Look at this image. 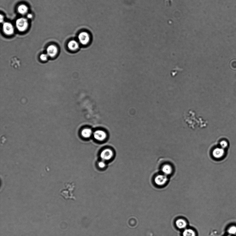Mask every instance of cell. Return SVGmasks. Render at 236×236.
<instances>
[{
	"label": "cell",
	"mask_w": 236,
	"mask_h": 236,
	"mask_svg": "<svg viewBox=\"0 0 236 236\" xmlns=\"http://www.w3.org/2000/svg\"><path fill=\"white\" fill-rule=\"evenodd\" d=\"M93 133L91 129L85 128L82 130L81 134L82 137L84 138L87 139L89 138L93 135Z\"/></svg>",
	"instance_id": "cell-9"
},
{
	"label": "cell",
	"mask_w": 236,
	"mask_h": 236,
	"mask_svg": "<svg viewBox=\"0 0 236 236\" xmlns=\"http://www.w3.org/2000/svg\"><path fill=\"white\" fill-rule=\"evenodd\" d=\"M114 152L110 148L103 149L100 154V156L102 160L107 161H110L113 158Z\"/></svg>",
	"instance_id": "cell-2"
},
{
	"label": "cell",
	"mask_w": 236,
	"mask_h": 236,
	"mask_svg": "<svg viewBox=\"0 0 236 236\" xmlns=\"http://www.w3.org/2000/svg\"><path fill=\"white\" fill-rule=\"evenodd\" d=\"M175 224L177 227L180 229H185L187 226V223L186 220L182 219H177Z\"/></svg>",
	"instance_id": "cell-11"
},
{
	"label": "cell",
	"mask_w": 236,
	"mask_h": 236,
	"mask_svg": "<svg viewBox=\"0 0 236 236\" xmlns=\"http://www.w3.org/2000/svg\"><path fill=\"white\" fill-rule=\"evenodd\" d=\"M227 232L229 235H236V226L235 225L230 226L228 229Z\"/></svg>",
	"instance_id": "cell-15"
},
{
	"label": "cell",
	"mask_w": 236,
	"mask_h": 236,
	"mask_svg": "<svg viewBox=\"0 0 236 236\" xmlns=\"http://www.w3.org/2000/svg\"><path fill=\"white\" fill-rule=\"evenodd\" d=\"M28 20L26 18L21 17L16 21V26L18 31L24 32L28 28Z\"/></svg>",
	"instance_id": "cell-3"
},
{
	"label": "cell",
	"mask_w": 236,
	"mask_h": 236,
	"mask_svg": "<svg viewBox=\"0 0 236 236\" xmlns=\"http://www.w3.org/2000/svg\"><path fill=\"white\" fill-rule=\"evenodd\" d=\"M168 179L165 174H159L156 176L155 179V182L156 185L162 186L165 185L168 181Z\"/></svg>",
	"instance_id": "cell-5"
},
{
	"label": "cell",
	"mask_w": 236,
	"mask_h": 236,
	"mask_svg": "<svg viewBox=\"0 0 236 236\" xmlns=\"http://www.w3.org/2000/svg\"><path fill=\"white\" fill-rule=\"evenodd\" d=\"M98 165L100 169H103L106 167L107 164L105 163V161L102 160L98 163Z\"/></svg>",
	"instance_id": "cell-16"
},
{
	"label": "cell",
	"mask_w": 236,
	"mask_h": 236,
	"mask_svg": "<svg viewBox=\"0 0 236 236\" xmlns=\"http://www.w3.org/2000/svg\"><path fill=\"white\" fill-rule=\"evenodd\" d=\"M220 145L221 148L224 149V148H227L228 146V143L225 140H222L220 143Z\"/></svg>",
	"instance_id": "cell-18"
},
{
	"label": "cell",
	"mask_w": 236,
	"mask_h": 236,
	"mask_svg": "<svg viewBox=\"0 0 236 236\" xmlns=\"http://www.w3.org/2000/svg\"><path fill=\"white\" fill-rule=\"evenodd\" d=\"M58 50L57 47L54 45H51L48 47L47 49V54L49 56L53 58L57 54Z\"/></svg>",
	"instance_id": "cell-7"
},
{
	"label": "cell",
	"mask_w": 236,
	"mask_h": 236,
	"mask_svg": "<svg viewBox=\"0 0 236 236\" xmlns=\"http://www.w3.org/2000/svg\"><path fill=\"white\" fill-rule=\"evenodd\" d=\"M225 151L221 148H217L213 151L212 154L214 157L216 159H220L223 157L224 155Z\"/></svg>",
	"instance_id": "cell-8"
},
{
	"label": "cell",
	"mask_w": 236,
	"mask_h": 236,
	"mask_svg": "<svg viewBox=\"0 0 236 236\" xmlns=\"http://www.w3.org/2000/svg\"><path fill=\"white\" fill-rule=\"evenodd\" d=\"M94 139L99 142H103L107 139V134L105 131L101 129L97 130L93 133Z\"/></svg>",
	"instance_id": "cell-4"
},
{
	"label": "cell",
	"mask_w": 236,
	"mask_h": 236,
	"mask_svg": "<svg viewBox=\"0 0 236 236\" xmlns=\"http://www.w3.org/2000/svg\"><path fill=\"white\" fill-rule=\"evenodd\" d=\"M78 38L79 43L84 46L88 45L91 39L90 35L86 31L82 32L79 33Z\"/></svg>",
	"instance_id": "cell-1"
},
{
	"label": "cell",
	"mask_w": 236,
	"mask_h": 236,
	"mask_svg": "<svg viewBox=\"0 0 236 236\" xmlns=\"http://www.w3.org/2000/svg\"><path fill=\"white\" fill-rule=\"evenodd\" d=\"M231 236V235H227V236Z\"/></svg>",
	"instance_id": "cell-21"
},
{
	"label": "cell",
	"mask_w": 236,
	"mask_h": 236,
	"mask_svg": "<svg viewBox=\"0 0 236 236\" xmlns=\"http://www.w3.org/2000/svg\"><path fill=\"white\" fill-rule=\"evenodd\" d=\"M68 46L69 49L74 51H76L79 49V45L77 41L72 40L68 42Z\"/></svg>",
	"instance_id": "cell-10"
},
{
	"label": "cell",
	"mask_w": 236,
	"mask_h": 236,
	"mask_svg": "<svg viewBox=\"0 0 236 236\" xmlns=\"http://www.w3.org/2000/svg\"><path fill=\"white\" fill-rule=\"evenodd\" d=\"M2 28L4 33L7 35H11L14 33V28L12 24L5 22L3 24Z\"/></svg>",
	"instance_id": "cell-6"
},
{
	"label": "cell",
	"mask_w": 236,
	"mask_h": 236,
	"mask_svg": "<svg viewBox=\"0 0 236 236\" xmlns=\"http://www.w3.org/2000/svg\"><path fill=\"white\" fill-rule=\"evenodd\" d=\"M161 170L164 174L166 175H168L172 173L173 170L171 165L169 164H165L162 167Z\"/></svg>",
	"instance_id": "cell-12"
},
{
	"label": "cell",
	"mask_w": 236,
	"mask_h": 236,
	"mask_svg": "<svg viewBox=\"0 0 236 236\" xmlns=\"http://www.w3.org/2000/svg\"><path fill=\"white\" fill-rule=\"evenodd\" d=\"M49 57V55L47 54H42L41 55L40 58V59L41 60L43 61V62H45V61H46L48 60Z\"/></svg>",
	"instance_id": "cell-17"
},
{
	"label": "cell",
	"mask_w": 236,
	"mask_h": 236,
	"mask_svg": "<svg viewBox=\"0 0 236 236\" xmlns=\"http://www.w3.org/2000/svg\"><path fill=\"white\" fill-rule=\"evenodd\" d=\"M183 236H196V234L194 230L190 229H186L183 233Z\"/></svg>",
	"instance_id": "cell-14"
},
{
	"label": "cell",
	"mask_w": 236,
	"mask_h": 236,
	"mask_svg": "<svg viewBox=\"0 0 236 236\" xmlns=\"http://www.w3.org/2000/svg\"><path fill=\"white\" fill-rule=\"evenodd\" d=\"M4 21V17L2 15H1V22H3Z\"/></svg>",
	"instance_id": "cell-20"
},
{
	"label": "cell",
	"mask_w": 236,
	"mask_h": 236,
	"mask_svg": "<svg viewBox=\"0 0 236 236\" xmlns=\"http://www.w3.org/2000/svg\"><path fill=\"white\" fill-rule=\"evenodd\" d=\"M17 10L18 13L20 14L24 15L27 13L28 10V8L26 5L22 4L18 6Z\"/></svg>",
	"instance_id": "cell-13"
},
{
	"label": "cell",
	"mask_w": 236,
	"mask_h": 236,
	"mask_svg": "<svg viewBox=\"0 0 236 236\" xmlns=\"http://www.w3.org/2000/svg\"><path fill=\"white\" fill-rule=\"evenodd\" d=\"M33 17V15L31 14H30V13H29V14H28L27 15V17L28 18H29V19H31Z\"/></svg>",
	"instance_id": "cell-19"
}]
</instances>
